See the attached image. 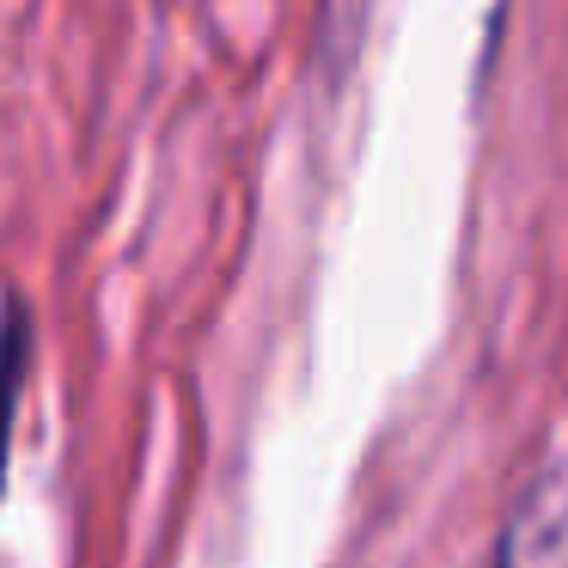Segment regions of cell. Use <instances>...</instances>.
Instances as JSON below:
<instances>
[{"label": "cell", "instance_id": "cell-1", "mask_svg": "<svg viewBox=\"0 0 568 568\" xmlns=\"http://www.w3.org/2000/svg\"><path fill=\"white\" fill-rule=\"evenodd\" d=\"M495 568H568V453H550L531 470Z\"/></svg>", "mask_w": 568, "mask_h": 568}]
</instances>
